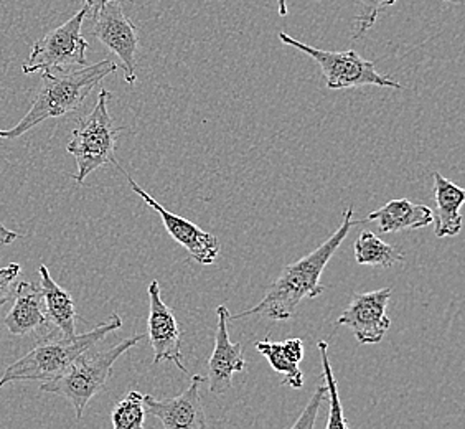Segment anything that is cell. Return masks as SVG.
<instances>
[{"label": "cell", "mask_w": 465, "mask_h": 429, "mask_svg": "<svg viewBox=\"0 0 465 429\" xmlns=\"http://www.w3.org/2000/svg\"><path fill=\"white\" fill-rule=\"evenodd\" d=\"M367 224V218L353 220V208L349 206L343 212V222L339 230L323 242L317 250L304 258L295 261L282 269L281 276L271 284L261 303L248 311L230 315V321H238L250 315H262L271 321H287L294 315L297 305L304 299H313L323 294L325 287L321 283L323 269L333 258L335 251L341 248L350 230L358 224Z\"/></svg>", "instance_id": "1"}, {"label": "cell", "mask_w": 465, "mask_h": 429, "mask_svg": "<svg viewBox=\"0 0 465 429\" xmlns=\"http://www.w3.org/2000/svg\"><path fill=\"white\" fill-rule=\"evenodd\" d=\"M119 68L113 60L86 65L73 72H42V88L27 115L10 129H0V139H18L46 119L78 111L91 91Z\"/></svg>", "instance_id": "2"}, {"label": "cell", "mask_w": 465, "mask_h": 429, "mask_svg": "<svg viewBox=\"0 0 465 429\" xmlns=\"http://www.w3.org/2000/svg\"><path fill=\"white\" fill-rule=\"evenodd\" d=\"M123 327V319L116 313L108 321L99 324L98 327L74 334L72 337H52L44 344L36 345L24 357L18 358L12 365L5 368L0 376V388L15 382H48L66 372L73 362L80 357L83 352L96 347L101 340L106 339L109 334Z\"/></svg>", "instance_id": "3"}, {"label": "cell", "mask_w": 465, "mask_h": 429, "mask_svg": "<svg viewBox=\"0 0 465 429\" xmlns=\"http://www.w3.org/2000/svg\"><path fill=\"white\" fill-rule=\"evenodd\" d=\"M145 335L137 334L134 337L119 342L108 350H86L73 362L66 372L54 380L44 382L40 390L45 394H60L72 403L76 418H81L91 400L104 390L117 358L123 357L127 350L135 347Z\"/></svg>", "instance_id": "4"}, {"label": "cell", "mask_w": 465, "mask_h": 429, "mask_svg": "<svg viewBox=\"0 0 465 429\" xmlns=\"http://www.w3.org/2000/svg\"><path fill=\"white\" fill-rule=\"evenodd\" d=\"M113 95L108 90H99L98 101L88 116L81 117L73 129L72 139L66 151L72 154L78 165L73 179L83 184L84 179L103 165L116 164V144L119 127L109 115L108 101Z\"/></svg>", "instance_id": "5"}, {"label": "cell", "mask_w": 465, "mask_h": 429, "mask_svg": "<svg viewBox=\"0 0 465 429\" xmlns=\"http://www.w3.org/2000/svg\"><path fill=\"white\" fill-rule=\"evenodd\" d=\"M279 40L289 46L304 52L317 63L322 70L325 85L329 90H349L360 86H380V88H393L401 90L398 81L390 80L381 73L376 72L375 65L361 58L355 50L345 52H329L315 46L305 45L302 42L295 40L292 36L281 32Z\"/></svg>", "instance_id": "6"}, {"label": "cell", "mask_w": 465, "mask_h": 429, "mask_svg": "<svg viewBox=\"0 0 465 429\" xmlns=\"http://www.w3.org/2000/svg\"><path fill=\"white\" fill-rule=\"evenodd\" d=\"M88 10L83 9L74 14L68 22L36 40L32 48L30 60L22 66L25 75L42 72H73L88 65L86 50L88 42L81 35L83 22Z\"/></svg>", "instance_id": "7"}, {"label": "cell", "mask_w": 465, "mask_h": 429, "mask_svg": "<svg viewBox=\"0 0 465 429\" xmlns=\"http://www.w3.org/2000/svg\"><path fill=\"white\" fill-rule=\"evenodd\" d=\"M114 165L123 172V175L127 179V184L131 185L135 194L143 198V202L151 206L153 210L161 214L162 224L165 226L167 233L171 234L175 242L179 243L180 246H183L190 253V256L193 260L200 263V264H205V266L215 263L218 254H220V250H222V244L218 242L215 234L202 230L200 226L192 224L190 220L183 218V216L169 212L155 198L151 197L139 184H135L134 179L119 165V162H116Z\"/></svg>", "instance_id": "8"}, {"label": "cell", "mask_w": 465, "mask_h": 429, "mask_svg": "<svg viewBox=\"0 0 465 429\" xmlns=\"http://www.w3.org/2000/svg\"><path fill=\"white\" fill-rule=\"evenodd\" d=\"M93 35L121 60L124 78L135 85V54L139 48V34L133 20L123 10V4H108L94 15Z\"/></svg>", "instance_id": "9"}, {"label": "cell", "mask_w": 465, "mask_h": 429, "mask_svg": "<svg viewBox=\"0 0 465 429\" xmlns=\"http://www.w3.org/2000/svg\"><path fill=\"white\" fill-rule=\"evenodd\" d=\"M390 297L391 287H383L363 294H353L337 324L349 327L358 344H380L391 327V321L386 314Z\"/></svg>", "instance_id": "10"}, {"label": "cell", "mask_w": 465, "mask_h": 429, "mask_svg": "<svg viewBox=\"0 0 465 429\" xmlns=\"http://www.w3.org/2000/svg\"><path fill=\"white\" fill-rule=\"evenodd\" d=\"M149 294V319H147V334L153 345V364L171 362L173 365L188 374L183 365L182 355V334L179 322L173 315L169 305L162 301L161 286L157 281H153L147 289Z\"/></svg>", "instance_id": "11"}, {"label": "cell", "mask_w": 465, "mask_h": 429, "mask_svg": "<svg viewBox=\"0 0 465 429\" xmlns=\"http://www.w3.org/2000/svg\"><path fill=\"white\" fill-rule=\"evenodd\" d=\"M206 376H192V384L183 394L171 400H157L153 394H143L145 414L162 423L165 429H205V410L200 398V384Z\"/></svg>", "instance_id": "12"}, {"label": "cell", "mask_w": 465, "mask_h": 429, "mask_svg": "<svg viewBox=\"0 0 465 429\" xmlns=\"http://www.w3.org/2000/svg\"><path fill=\"white\" fill-rule=\"evenodd\" d=\"M218 325H216L215 349L208 360V376L210 392L223 394L232 390V375L244 370V350L242 344H232L228 332L230 311L226 305H218L216 309Z\"/></svg>", "instance_id": "13"}, {"label": "cell", "mask_w": 465, "mask_h": 429, "mask_svg": "<svg viewBox=\"0 0 465 429\" xmlns=\"http://www.w3.org/2000/svg\"><path fill=\"white\" fill-rule=\"evenodd\" d=\"M15 303L12 305L9 314L4 319V325L7 327L12 337H24L44 327H48L46 317L45 299L40 284L34 283H18L15 286Z\"/></svg>", "instance_id": "14"}, {"label": "cell", "mask_w": 465, "mask_h": 429, "mask_svg": "<svg viewBox=\"0 0 465 429\" xmlns=\"http://www.w3.org/2000/svg\"><path fill=\"white\" fill-rule=\"evenodd\" d=\"M367 222H376L381 233L420 230L434 222V214L430 206L414 205L406 198H398L368 214Z\"/></svg>", "instance_id": "15"}, {"label": "cell", "mask_w": 465, "mask_h": 429, "mask_svg": "<svg viewBox=\"0 0 465 429\" xmlns=\"http://www.w3.org/2000/svg\"><path fill=\"white\" fill-rule=\"evenodd\" d=\"M434 200L438 205V214L434 216V233L438 238L457 236L462 230L460 208L464 205V188L452 184L442 174L434 172Z\"/></svg>", "instance_id": "16"}, {"label": "cell", "mask_w": 465, "mask_h": 429, "mask_svg": "<svg viewBox=\"0 0 465 429\" xmlns=\"http://www.w3.org/2000/svg\"><path fill=\"white\" fill-rule=\"evenodd\" d=\"M38 274H40V287L44 291L46 317H48L50 327L54 325L63 337H72L76 334V317H78L72 294L54 281L45 264H40Z\"/></svg>", "instance_id": "17"}, {"label": "cell", "mask_w": 465, "mask_h": 429, "mask_svg": "<svg viewBox=\"0 0 465 429\" xmlns=\"http://www.w3.org/2000/svg\"><path fill=\"white\" fill-rule=\"evenodd\" d=\"M355 260L358 264L391 268L396 263L404 260V253L390 243L383 242L375 233H360L355 242Z\"/></svg>", "instance_id": "18"}, {"label": "cell", "mask_w": 465, "mask_h": 429, "mask_svg": "<svg viewBox=\"0 0 465 429\" xmlns=\"http://www.w3.org/2000/svg\"><path fill=\"white\" fill-rule=\"evenodd\" d=\"M256 350L261 355H264L269 362V365L278 372L279 375L284 376L282 384H289L291 388H302L304 386V374L299 368V364L284 355L281 342H271V340H262L256 344Z\"/></svg>", "instance_id": "19"}, {"label": "cell", "mask_w": 465, "mask_h": 429, "mask_svg": "<svg viewBox=\"0 0 465 429\" xmlns=\"http://www.w3.org/2000/svg\"><path fill=\"white\" fill-rule=\"evenodd\" d=\"M143 394L137 390H131L123 400H119L111 414L114 429H143L145 421Z\"/></svg>", "instance_id": "20"}, {"label": "cell", "mask_w": 465, "mask_h": 429, "mask_svg": "<svg viewBox=\"0 0 465 429\" xmlns=\"http://www.w3.org/2000/svg\"><path fill=\"white\" fill-rule=\"evenodd\" d=\"M321 350V360H322L323 378H325V388H327V396L331 403V412H329V421H327V429H345L349 428V423L343 416L341 410V396H339V388H337V380L333 376L331 370V358H329V344L325 340H321L317 344Z\"/></svg>", "instance_id": "21"}, {"label": "cell", "mask_w": 465, "mask_h": 429, "mask_svg": "<svg viewBox=\"0 0 465 429\" xmlns=\"http://www.w3.org/2000/svg\"><path fill=\"white\" fill-rule=\"evenodd\" d=\"M361 4V12L355 17V35L353 38H363L367 35L368 30L375 25L378 15L386 9L396 4V0H360Z\"/></svg>", "instance_id": "22"}, {"label": "cell", "mask_w": 465, "mask_h": 429, "mask_svg": "<svg viewBox=\"0 0 465 429\" xmlns=\"http://www.w3.org/2000/svg\"><path fill=\"white\" fill-rule=\"evenodd\" d=\"M325 398H327V388H325V384H321V386H317L315 394H313L312 398H311V403H307L304 412L299 416V420L295 421L294 424H292V428H313V426H315V420H317V416H319L321 406H322V402Z\"/></svg>", "instance_id": "23"}, {"label": "cell", "mask_w": 465, "mask_h": 429, "mask_svg": "<svg viewBox=\"0 0 465 429\" xmlns=\"http://www.w3.org/2000/svg\"><path fill=\"white\" fill-rule=\"evenodd\" d=\"M20 264L10 263L5 268H0V305L9 303L10 297L15 293V281L20 274Z\"/></svg>", "instance_id": "24"}, {"label": "cell", "mask_w": 465, "mask_h": 429, "mask_svg": "<svg viewBox=\"0 0 465 429\" xmlns=\"http://www.w3.org/2000/svg\"><path fill=\"white\" fill-rule=\"evenodd\" d=\"M282 352L289 360H292L295 364H301V360L304 358V342L301 339H287L286 342H281Z\"/></svg>", "instance_id": "25"}, {"label": "cell", "mask_w": 465, "mask_h": 429, "mask_svg": "<svg viewBox=\"0 0 465 429\" xmlns=\"http://www.w3.org/2000/svg\"><path fill=\"white\" fill-rule=\"evenodd\" d=\"M124 4V2H129V4H133L134 0H84V9L88 10V14L91 15H94L98 10L103 9L104 5H108V4Z\"/></svg>", "instance_id": "26"}, {"label": "cell", "mask_w": 465, "mask_h": 429, "mask_svg": "<svg viewBox=\"0 0 465 429\" xmlns=\"http://www.w3.org/2000/svg\"><path fill=\"white\" fill-rule=\"evenodd\" d=\"M20 238H22V234L12 232L7 226H4V224H0V246L12 244V243L15 242V240H20Z\"/></svg>", "instance_id": "27"}, {"label": "cell", "mask_w": 465, "mask_h": 429, "mask_svg": "<svg viewBox=\"0 0 465 429\" xmlns=\"http://www.w3.org/2000/svg\"><path fill=\"white\" fill-rule=\"evenodd\" d=\"M278 12L281 17H287V0H278Z\"/></svg>", "instance_id": "28"}, {"label": "cell", "mask_w": 465, "mask_h": 429, "mask_svg": "<svg viewBox=\"0 0 465 429\" xmlns=\"http://www.w3.org/2000/svg\"><path fill=\"white\" fill-rule=\"evenodd\" d=\"M444 2H452V4H459V5H462L465 0H444Z\"/></svg>", "instance_id": "29"}]
</instances>
